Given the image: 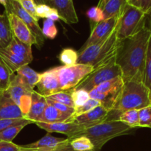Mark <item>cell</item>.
<instances>
[{
  "instance_id": "db71d44e",
  "label": "cell",
  "mask_w": 151,
  "mask_h": 151,
  "mask_svg": "<svg viewBox=\"0 0 151 151\" xmlns=\"http://www.w3.org/2000/svg\"><path fill=\"white\" fill-rule=\"evenodd\" d=\"M92 151H93V150H92Z\"/></svg>"
},
{
  "instance_id": "d4e9b609",
  "label": "cell",
  "mask_w": 151,
  "mask_h": 151,
  "mask_svg": "<svg viewBox=\"0 0 151 151\" xmlns=\"http://www.w3.org/2000/svg\"><path fill=\"white\" fill-rule=\"evenodd\" d=\"M13 35L10 29V22L7 14H0V43L3 48L8 46L11 41Z\"/></svg>"
},
{
  "instance_id": "ac0fdd59",
  "label": "cell",
  "mask_w": 151,
  "mask_h": 151,
  "mask_svg": "<svg viewBox=\"0 0 151 151\" xmlns=\"http://www.w3.org/2000/svg\"><path fill=\"white\" fill-rule=\"evenodd\" d=\"M69 139L54 137L50 135V133H48L36 142L22 146L24 148L30 149V150L36 151H52L60 146L69 144Z\"/></svg>"
},
{
  "instance_id": "7dc6e473",
  "label": "cell",
  "mask_w": 151,
  "mask_h": 151,
  "mask_svg": "<svg viewBox=\"0 0 151 151\" xmlns=\"http://www.w3.org/2000/svg\"><path fill=\"white\" fill-rule=\"evenodd\" d=\"M34 2L36 4H47V0H33Z\"/></svg>"
},
{
  "instance_id": "d590c367",
  "label": "cell",
  "mask_w": 151,
  "mask_h": 151,
  "mask_svg": "<svg viewBox=\"0 0 151 151\" xmlns=\"http://www.w3.org/2000/svg\"><path fill=\"white\" fill-rule=\"evenodd\" d=\"M87 16L90 19L91 24L93 23V27H95V25L104 20L103 12H102V9L99 8L98 6L89 9L87 12Z\"/></svg>"
},
{
  "instance_id": "8fae6325",
  "label": "cell",
  "mask_w": 151,
  "mask_h": 151,
  "mask_svg": "<svg viewBox=\"0 0 151 151\" xmlns=\"http://www.w3.org/2000/svg\"><path fill=\"white\" fill-rule=\"evenodd\" d=\"M120 16H113L112 18L102 21L96 25H95L94 27L92 29L91 33H90L89 38H87L86 42L79 50H83L92 44H96L100 40L109 36L112 33L113 31L115 29Z\"/></svg>"
},
{
  "instance_id": "cb8c5ba5",
  "label": "cell",
  "mask_w": 151,
  "mask_h": 151,
  "mask_svg": "<svg viewBox=\"0 0 151 151\" xmlns=\"http://www.w3.org/2000/svg\"><path fill=\"white\" fill-rule=\"evenodd\" d=\"M16 75H19L22 81L32 89L36 86L40 78V74L31 69L30 66H28V65L22 66L18 69Z\"/></svg>"
},
{
  "instance_id": "8992f818",
  "label": "cell",
  "mask_w": 151,
  "mask_h": 151,
  "mask_svg": "<svg viewBox=\"0 0 151 151\" xmlns=\"http://www.w3.org/2000/svg\"><path fill=\"white\" fill-rule=\"evenodd\" d=\"M121 76V71L115 61L102 67L93 69L88 75L85 77L73 90H85L90 92L103 83Z\"/></svg>"
},
{
  "instance_id": "f6af8a7d",
  "label": "cell",
  "mask_w": 151,
  "mask_h": 151,
  "mask_svg": "<svg viewBox=\"0 0 151 151\" xmlns=\"http://www.w3.org/2000/svg\"><path fill=\"white\" fill-rule=\"evenodd\" d=\"M127 3L130 5L136 7L137 8L141 9V4H142V0H127Z\"/></svg>"
},
{
  "instance_id": "44dd1931",
  "label": "cell",
  "mask_w": 151,
  "mask_h": 151,
  "mask_svg": "<svg viewBox=\"0 0 151 151\" xmlns=\"http://www.w3.org/2000/svg\"><path fill=\"white\" fill-rule=\"evenodd\" d=\"M127 4V0H107L102 8L104 20L121 16Z\"/></svg>"
},
{
  "instance_id": "4dcf8cb0",
  "label": "cell",
  "mask_w": 151,
  "mask_h": 151,
  "mask_svg": "<svg viewBox=\"0 0 151 151\" xmlns=\"http://www.w3.org/2000/svg\"><path fill=\"white\" fill-rule=\"evenodd\" d=\"M13 73L0 60V91H7L11 82Z\"/></svg>"
},
{
  "instance_id": "d6986e66",
  "label": "cell",
  "mask_w": 151,
  "mask_h": 151,
  "mask_svg": "<svg viewBox=\"0 0 151 151\" xmlns=\"http://www.w3.org/2000/svg\"><path fill=\"white\" fill-rule=\"evenodd\" d=\"M47 106V103L46 97L41 95L38 91L33 90L32 93L30 108L28 113L25 116V119L31 121L33 123L40 122Z\"/></svg>"
},
{
  "instance_id": "bcb514c9",
  "label": "cell",
  "mask_w": 151,
  "mask_h": 151,
  "mask_svg": "<svg viewBox=\"0 0 151 151\" xmlns=\"http://www.w3.org/2000/svg\"><path fill=\"white\" fill-rule=\"evenodd\" d=\"M146 26L151 32V10L146 13Z\"/></svg>"
},
{
  "instance_id": "9c48e42d",
  "label": "cell",
  "mask_w": 151,
  "mask_h": 151,
  "mask_svg": "<svg viewBox=\"0 0 151 151\" xmlns=\"http://www.w3.org/2000/svg\"><path fill=\"white\" fill-rule=\"evenodd\" d=\"M33 90L30 88L19 75L13 74L10 86L6 91L16 104L20 108L25 116L30 108Z\"/></svg>"
},
{
  "instance_id": "ab89813d",
  "label": "cell",
  "mask_w": 151,
  "mask_h": 151,
  "mask_svg": "<svg viewBox=\"0 0 151 151\" xmlns=\"http://www.w3.org/2000/svg\"><path fill=\"white\" fill-rule=\"evenodd\" d=\"M53 8L50 7V6L47 5V4H37L36 11V15L38 19L43 18V19H48L49 16L53 11Z\"/></svg>"
},
{
  "instance_id": "7c38bea8",
  "label": "cell",
  "mask_w": 151,
  "mask_h": 151,
  "mask_svg": "<svg viewBox=\"0 0 151 151\" xmlns=\"http://www.w3.org/2000/svg\"><path fill=\"white\" fill-rule=\"evenodd\" d=\"M4 13L7 14L10 22L12 35L22 42L29 45H36L37 47V41L32 32L22 19L11 13Z\"/></svg>"
},
{
  "instance_id": "7402d4cb",
  "label": "cell",
  "mask_w": 151,
  "mask_h": 151,
  "mask_svg": "<svg viewBox=\"0 0 151 151\" xmlns=\"http://www.w3.org/2000/svg\"><path fill=\"white\" fill-rule=\"evenodd\" d=\"M5 49L13 52V54L25 58L29 61L31 62L33 60L31 46L22 42L16 38H15L14 36H13L11 41L8 44V46L5 47Z\"/></svg>"
},
{
  "instance_id": "b9f144b4",
  "label": "cell",
  "mask_w": 151,
  "mask_h": 151,
  "mask_svg": "<svg viewBox=\"0 0 151 151\" xmlns=\"http://www.w3.org/2000/svg\"><path fill=\"white\" fill-rule=\"evenodd\" d=\"M22 145L14 144L13 142L0 141V151H20Z\"/></svg>"
},
{
  "instance_id": "277c9868",
  "label": "cell",
  "mask_w": 151,
  "mask_h": 151,
  "mask_svg": "<svg viewBox=\"0 0 151 151\" xmlns=\"http://www.w3.org/2000/svg\"><path fill=\"white\" fill-rule=\"evenodd\" d=\"M151 105L147 88L142 82L128 81L124 83L112 110L124 112L125 111L141 109Z\"/></svg>"
},
{
  "instance_id": "ffe728a7",
  "label": "cell",
  "mask_w": 151,
  "mask_h": 151,
  "mask_svg": "<svg viewBox=\"0 0 151 151\" xmlns=\"http://www.w3.org/2000/svg\"><path fill=\"white\" fill-rule=\"evenodd\" d=\"M0 60L9 68L13 74L17 72L18 69L24 66H27L30 63L26 58L13 54L5 48L0 49Z\"/></svg>"
},
{
  "instance_id": "3957f363",
  "label": "cell",
  "mask_w": 151,
  "mask_h": 151,
  "mask_svg": "<svg viewBox=\"0 0 151 151\" xmlns=\"http://www.w3.org/2000/svg\"><path fill=\"white\" fill-rule=\"evenodd\" d=\"M133 129L118 120H105L79 131L73 139L81 136L87 137L94 145V151H100L108 141L115 137L127 135Z\"/></svg>"
},
{
  "instance_id": "5b68a950",
  "label": "cell",
  "mask_w": 151,
  "mask_h": 151,
  "mask_svg": "<svg viewBox=\"0 0 151 151\" xmlns=\"http://www.w3.org/2000/svg\"><path fill=\"white\" fill-rule=\"evenodd\" d=\"M146 24V13L140 8L127 4L116 25L119 41L137 33Z\"/></svg>"
},
{
  "instance_id": "1f68e13d",
  "label": "cell",
  "mask_w": 151,
  "mask_h": 151,
  "mask_svg": "<svg viewBox=\"0 0 151 151\" xmlns=\"http://www.w3.org/2000/svg\"><path fill=\"white\" fill-rule=\"evenodd\" d=\"M78 52L71 48L64 49L59 55V60L63 66H71L77 64L78 61Z\"/></svg>"
},
{
  "instance_id": "60d3db41",
  "label": "cell",
  "mask_w": 151,
  "mask_h": 151,
  "mask_svg": "<svg viewBox=\"0 0 151 151\" xmlns=\"http://www.w3.org/2000/svg\"><path fill=\"white\" fill-rule=\"evenodd\" d=\"M46 100H47V104L51 105V106H53V107H55L56 109L62 112V113L67 114L73 115L74 114V112H75V109H74V108L69 107V106H66V105L62 104V103H57V102L52 101V100H47V99H46Z\"/></svg>"
},
{
  "instance_id": "8d00e7d4",
  "label": "cell",
  "mask_w": 151,
  "mask_h": 151,
  "mask_svg": "<svg viewBox=\"0 0 151 151\" xmlns=\"http://www.w3.org/2000/svg\"><path fill=\"white\" fill-rule=\"evenodd\" d=\"M101 106L100 103L97 100H94V99L90 98L88 101L86 103H84L83 106H80L78 108H76L75 109V112H74L73 114L72 115V116H76L78 115H81L82 114L87 113V112L90 111L92 109H95L97 106Z\"/></svg>"
},
{
  "instance_id": "f35d334b",
  "label": "cell",
  "mask_w": 151,
  "mask_h": 151,
  "mask_svg": "<svg viewBox=\"0 0 151 151\" xmlns=\"http://www.w3.org/2000/svg\"><path fill=\"white\" fill-rule=\"evenodd\" d=\"M26 122H30V123H33L31 121L28 120V119H0V131H3V130L6 129V128H9L13 125H19V124L26 123Z\"/></svg>"
},
{
  "instance_id": "4fadbf2b",
  "label": "cell",
  "mask_w": 151,
  "mask_h": 151,
  "mask_svg": "<svg viewBox=\"0 0 151 151\" xmlns=\"http://www.w3.org/2000/svg\"><path fill=\"white\" fill-rule=\"evenodd\" d=\"M110 111L104 108L103 106H97L87 113L82 114L76 116H72L66 121L68 122H74L78 125H84L87 128L95 125L101 123L107 120V115Z\"/></svg>"
},
{
  "instance_id": "83f0119b",
  "label": "cell",
  "mask_w": 151,
  "mask_h": 151,
  "mask_svg": "<svg viewBox=\"0 0 151 151\" xmlns=\"http://www.w3.org/2000/svg\"><path fill=\"white\" fill-rule=\"evenodd\" d=\"M70 145L76 151H94V145L87 137L81 136L70 140Z\"/></svg>"
},
{
  "instance_id": "ee69618b",
  "label": "cell",
  "mask_w": 151,
  "mask_h": 151,
  "mask_svg": "<svg viewBox=\"0 0 151 151\" xmlns=\"http://www.w3.org/2000/svg\"><path fill=\"white\" fill-rule=\"evenodd\" d=\"M52 151H76L73 149V147H71L70 145L67 144V145H64L60 146V147H57V148L54 149Z\"/></svg>"
},
{
  "instance_id": "f5cc1de1",
  "label": "cell",
  "mask_w": 151,
  "mask_h": 151,
  "mask_svg": "<svg viewBox=\"0 0 151 151\" xmlns=\"http://www.w3.org/2000/svg\"><path fill=\"white\" fill-rule=\"evenodd\" d=\"M1 48H3V47H2V46H1V43H0V49H1Z\"/></svg>"
},
{
  "instance_id": "d6a6232c",
  "label": "cell",
  "mask_w": 151,
  "mask_h": 151,
  "mask_svg": "<svg viewBox=\"0 0 151 151\" xmlns=\"http://www.w3.org/2000/svg\"><path fill=\"white\" fill-rule=\"evenodd\" d=\"M88 91L85 90H73L72 91V99L74 108H78L87 103L90 99Z\"/></svg>"
},
{
  "instance_id": "2e32d148",
  "label": "cell",
  "mask_w": 151,
  "mask_h": 151,
  "mask_svg": "<svg viewBox=\"0 0 151 151\" xmlns=\"http://www.w3.org/2000/svg\"><path fill=\"white\" fill-rule=\"evenodd\" d=\"M47 4L58 12L59 17L67 24L78 22L73 0H47Z\"/></svg>"
},
{
  "instance_id": "e0dca14e",
  "label": "cell",
  "mask_w": 151,
  "mask_h": 151,
  "mask_svg": "<svg viewBox=\"0 0 151 151\" xmlns=\"http://www.w3.org/2000/svg\"><path fill=\"white\" fill-rule=\"evenodd\" d=\"M20 108L11 99L7 91H0V119H24Z\"/></svg>"
},
{
  "instance_id": "52a82bcc",
  "label": "cell",
  "mask_w": 151,
  "mask_h": 151,
  "mask_svg": "<svg viewBox=\"0 0 151 151\" xmlns=\"http://www.w3.org/2000/svg\"><path fill=\"white\" fill-rule=\"evenodd\" d=\"M55 69L62 91L74 88L87 75L93 71L92 66L80 63L71 66H56Z\"/></svg>"
},
{
  "instance_id": "e575fe53",
  "label": "cell",
  "mask_w": 151,
  "mask_h": 151,
  "mask_svg": "<svg viewBox=\"0 0 151 151\" xmlns=\"http://www.w3.org/2000/svg\"><path fill=\"white\" fill-rule=\"evenodd\" d=\"M139 127L151 128V105L139 110Z\"/></svg>"
},
{
  "instance_id": "f907efd6",
  "label": "cell",
  "mask_w": 151,
  "mask_h": 151,
  "mask_svg": "<svg viewBox=\"0 0 151 151\" xmlns=\"http://www.w3.org/2000/svg\"><path fill=\"white\" fill-rule=\"evenodd\" d=\"M20 151H36V150H30V149H26V148H24V147H22V150H21Z\"/></svg>"
},
{
  "instance_id": "7bdbcfd3",
  "label": "cell",
  "mask_w": 151,
  "mask_h": 151,
  "mask_svg": "<svg viewBox=\"0 0 151 151\" xmlns=\"http://www.w3.org/2000/svg\"><path fill=\"white\" fill-rule=\"evenodd\" d=\"M141 10L145 13L151 10V0H142Z\"/></svg>"
},
{
  "instance_id": "603a6c76",
  "label": "cell",
  "mask_w": 151,
  "mask_h": 151,
  "mask_svg": "<svg viewBox=\"0 0 151 151\" xmlns=\"http://www.w3.org/2000/svg\"><path fill=\"white\" fill-rule=\"evenodd\" d=\"M72 115L62 113L60 111L56 109L53 106L47 104L45 108L40 122L45 123H56V122H66Z\"/></svg>"
},
{
  "instance_id": "681fc988",
  "label": "cell",
  "mask_w": 151,
  "mask_h": 151,
  "mask_svg": "<svg viewBox=\"0 0 151 151\" xmlns=\"http://www.w3.org/2000/svg\"><path fill=\"white\" fill-rule=\"evenodd\" d=\"M107 1V0H105V1H103V2H102V4H98V7H99V8H101V9H102V7H103L104 4H105V2H106V1Z\"/></svg>"
},
{
  "instance_id": "c3c4849f",
  "label": "cell",
  "mask_w": 151,
  "mask_h": 151,
  "mask_svg": "<svg viewBox=\"0 0 151 151\" xmlns=\"http://www.w3.org/2000/svg\"><path fill=\"white\" fill-rule=\"evenodd\" d=\"M7 0H0V4H2L4 7H5L6 4H7Z\"/></svg>"
},
{
  "instance_id": "f546056e",
  "label": "cell",
  "mask_w": 151,
  "mask_h": 151,
  "mask_svg": "<svg viewBox=\"0 0 151 151\" xmlns=\"http://www.w3.org/2000/svg\"><path fill=\"white\" fill-rule=\"evenodd\" d=\"M30 122H26V123L19 124V125H13L3 131H0V141H6V142H12L13 139L19 134L21 131L29 125Z\"/></svg>"
},
{
  "instance_id": "816d5d0a",
  "label": "cell",
  "mask_w": 151,
  "mask_h": 151,
  "mask_svg": "<svg viewBox=\"0 0 151 151\" xmlns=\"http://www.w3.org/2000/svg\"><path fill=\"white\" fill-rule=\"evenodd\" d=\"M105 1V0H100V1H99V4H102V2H103V1Z\"/></svg>"
},
{
  "instance_id": "484cf974",
  "label": "cell",
  "mask_w": 151,
  "mask_h": 151,
  "mask_svg": "<svg viewBox=\"0 0 151 151\" xmlns=\"http://www.w3.org/2000/svg\"><path fill=\"white\" fill-rule=\"evenodd\" d=\"M142 83L147 88L151 100V37L148 43Z\"/></svg>"
},
{
  "instance_id": "836d02e7",
  "label": "cell",
  "mask_w": 151,
  "mask_h": 151,
  "mask_svg": "<svg viewBox=\"0 0 151 151\" xmlns=\"http://www.w3.org/2000/svg\"><path fill=\"white\" fill-rule=\"evenodd\" d=\"M42 33L45 38L54 39L58 33V30L53 21L46 19L43 22V27L41 29Z\"/></svg>"
},
{
  "instance_id": "6da1fadb",
  "label": "cell",
  "mask_w": 151,
  "mask_h": 151,
  "mask_svg": "<svg viewBox=\"0 0 151 151\" xmlns=\"http://www.w3.org/2000/svg\"><path fill=\"white\" fill-rule=\"evenodd\" d=\"M151 32L145 24L137 33L119 41L115 63L121 71L124 83L142 82Z\"/></svg>"
},
{
  "instance_id": "30bf717a",
  "label": "cell",
  "mask_w": 151,
  "mask_h": 151,
  "mask_svg": "<svg viewBox=\"0 0 151 151\" xmlns=\"http://www.w3.org/2000/svg\"><path fill=\"white\" fill-rule=\"evenodd\" d=\"M6 13H11L22 19L24 23L28 26L30 32L36 38L37 41V47L40 48L44 44L45 37L42 33V30L38 24V21L36 20L30 13H28L22 7L17 0H7V4L4 7Z\"/></svg>"
},
{
  "instance_id": "4316f807",
  "label": "cell",
  "mask_w": 151,
  "mask_h": 151,
  "mask_svg": "<svg viewBox=\"0 0 151 151\" xmlns=\"http://www.w3.org/2000/svg\"><path fill=\"white\" fill-rule=\"evenodd\" d=\"M118 120L132 128L139 127V110L132 109L122 112L120 114Z\"/></svg>"
},
{
  "instance_id": "f1b7e54d",
  "label": "cell",
  "mask_w": 151,
  "mask_h": 151,
  "mask_svg": "<svg viewBox=\"0 0 151 151\" xmlns=\"http://www.w3.org/2000/svg\"><path fill=\"white\" fill-rule=\"evenodd\" d=\"M72 91L73 89L67 90V91H61L59 92L56 93V94L48 96V97H46V99L66 105L69 107L74 108V104L72 99Z\"/></svg>"
},
{
  "instance_id": "9a60e30c",
  "label": "cell",
  "mask_w": 151,
  "mask_h": 151,
  "mask_svg": "<svg viewBox=\"0 0 151 151\" xmlns=\"http://www.w3.org/2000/svg\"><path fill=\"white\" fill-rule=\"evenodd\" d=\"M34 124L41 129L45 130L48 133H61L68 136L69 140L72 139L74 136L79 131L87 128L84 125H78L74 122H56V123H45V122H36Z\"/></svg>"
},
{
  "instance_id": "74e56055",
  "label": "cell",
  "mask_w": 151,
  "mask_h": 151,
  "mask_svg": "<svg viewBox=\"0 0 151 151\" xmlns=\"http://www.w3.org/2000/svg\"><path fill=\"white\" fill-rule=\"evenodd\" d=\"M17 1L28 13H30L36 20L38 21L39 19L37 16L36 11V4L33 0H17Z\"/></svg>"
},
{
  "instance_id": "ba28073f",
  "label": "cell",
  "mask_w": 151,
  "mask_h": 151,
  "mask_svg": "<svg viewBox=\"0 0 151 151\" xmlns=\"http://www.w3.org/2000/svg\"><path fill=\"white\" fill-rule=\"evenodd\" d=\"M124 85L121 76L103 83L99 86L89 92L90 97L97 100L108 111H111L113 108L117 97Z\"/></svg>"
},
{
  "instance_id": "5bb4252c",
  "label": "cell",
  "mask_w": 151,
  "mask_h": 151,
  "mask_svg": "<svg viewBox=\"0 0 151 151\" xmlns=\"http://www.w3.org/2000/svg\"><path fill=\"white\" fill-rule=\"evenodd\" d=\"M36 86L38 92L45 97L62 91L55 67L40 74Z\"/></svg>"
},
{
  "instance_id": "7a4b0ae2",
  "label": "cell",
  "mask_w": 151,
  "mask_h": 151,
  "mask_svg": "<svg viewBox=\"0 0 151 151\" xmlns=\"http://www.w3.org/2000/svg\"><path fill=\"white\" fill-rule=\"evenodd\" d=\"M118 43L119 40L117 38L115 27L108 37L83 50H78L77 63L90 65L95 69L115 61Z\"/></svg>"
}]
</instances>
